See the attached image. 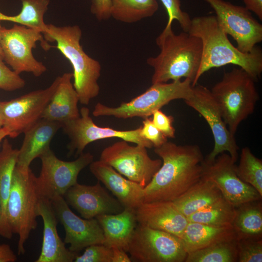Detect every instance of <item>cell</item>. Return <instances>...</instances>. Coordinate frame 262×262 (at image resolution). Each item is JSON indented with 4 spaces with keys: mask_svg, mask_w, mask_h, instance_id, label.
Listing matches in <instances>:
<instances>
[{
    "mask_svg": "<svg viewBox=\"0 0 262 262\" xmlns=\"http://www.w3.org/2000/svg\"><path fill=\"white\" fill-rule=\"evenodd\" d=\"M141 126L140 134L149 141L155 147H159L167 141L166 137L154 125L152 119L148 117L144 119Z\"/></svg>",
    "mask_w": 262,
    "mask_h": 262,
    "instance_id": "obj_38",
    "label": "cell"
},
{
    "mask_svg": "<svg viewBox=\"0 0 262 262\" xmlns=\"http://www.w3.org/2000/svg\"><path fill=\"white\" fill-rule=\"evenodd\" d=\"M80 114L79 117L62 124V129L70 139L67 147L69 155H72L74 152L76 155H80L90 143L98 140L111 138H119L147 148L153 147L149 141L141 136V127L127 131L100 127L93 121L87 107H82Z\"/></svg>",
    "mask_w": 262,
    "mask_h": 262,
    "instance_id": "obj_14",
    "label": "cell"
},
{
    "mask_svg": "<svg viewBox=\"0 0 262 262\" xmlns=\"http://www.w3.org/2000/svg\"><path fill=\"white\" fill-rule=\"evenodd\" d=\"M256 80L242 68L225 72L211 91L223 119L233 135L239 125L251 115L259 99Z\"/></svg>",
    "mask_w": 262,
    "mask_h": 262,
    "instance_id": "obj_5",
    "label": "cell"
},
{
    "mask_svg": "<svg viewBox=\"0 0 262 262\" xmlns=\"http://www.w3.org/2000/svg\"><path fill=\"white\" fill-rule=\"evenodd\" d=\"M245 7L262 20V0H243Z\"/></svg>",
    "mask_w": 262,
    "mask_h": 262,
    "instance_id": "obj_42",
    "label": "cell"
},
{
    "mask_svg": "<svg viewBox=\"0 0 262 262\" xmlns=\"http://www.w3.org/2000/svg\"><path fill=\"white\" fill-rule=\"evenodd\" d=\"M222 197L221 192L213 182L201 178L173 202L187 217Z\"/></svg>",
    "mask_w": 262,
    "mask_h": 262,
    "instance_id": "obj_26",
    "label": "cell"
},
{
    "mask_svg": "<svg viewBox=\"0 0 262 262\" xmlns=\"http://www.w3.org/2000/svg\"><path fill=\"white\" fill-rule=\"evenodd\" d=\"M60 79L57 77L47 88L28 93L8 101H0L3 126L15 138L42 118L43 113L54 93Z\"/></svg>",
    "mask_w": 262,
    "mask_h": 262,
    "instance_id": "obj_13",
    "label": "cell"
},
{
    "mask_svg": "<svg viewBox=\"0 0 262 262\" xmlns=\"http://www.w3.org/2000/svg\"><path fill=\"white\" fill-rule=\"evenodd\" d=\"M35 177L30 168L24 169L16 166L6 216L13 233L18 235V255L25 253L24 245L31 232L37 226V206L39 198L35 188Z\"/></svg>",
    "mask_w": 262,
    "mask_h": 262,
    "instance_id": "obj_6",
    "label": "cell"
},
{
    "mask_svg": "<svg viewBox=\"0 0 262 262\" xmlns=\"http://www.w3.org/2000/svg\"><path fill=\"white\" fill-rule=\"evenodd\" d=\"M43 34L46 41L56 43V48L70 62L73 69V84L79 102L88 105L99 93L98 80L101 66L98 61L89 56L83 49L80 43L82 35L81 28L78 25L47 24Z\"/></svg>",
    "mask_w": 262,
    "mask_h": 262,
    "instance_id": "obj_4",
    "label": "cell"
},
{
    "mask_svg": "<svg viewBox=\"0 0 262 262\" xmlns=\"http://www.w3.org/2000/svg\"><path fill=\"white\" fill-rule=\"evenodd\" d=\"M111 0H92L90 10L99 21L111 17Z\"/></svg>",
    "mask_w": 262,
    "mask_h": 262,
    "instance_id": "obj_40",
    "label": "cell"
},
{
    "mask_svg": "<svg viewBox=\"0 0 262 262\" xmlns=\"http://www.w3.org/2000/svg\"><path fill=\"white\" fill-rule=\"evenodd\" d=\"M13 232L11 229L4 223L1 209L0 208V236L4 238L10 239L12 236Z\"/></svg>",
    "mask_w": 262,
    "mask_h": 262,
    "instance_id": "obj_44",
    "label": "cell"
},
{
    "mask_svg": "<svg viewBox=\"0 0 262 262\" xmlns=\"http://www.w3.org/2000/svg\"><path fill=\"white\" fill-rule=\"evenodd\" d=\"M18 154V149L14 148L8 140L5 138L0 150V208L3 221L10 229L6 208Z\"/></svg>",
    "mask_w": 262,
    "mask_h": 262,
    "instance_id": "obj_29",
    "label": "cell"
},
{
    "mask_svg": "<svg viewBox=\"0 0 262 262\" xmlns=\"http://www.w3.org/2000/svg\"><path fill=\"white\" fill-rule=\"evenodd\" d=\"M91 172L102 182L124 208L136 210L144 202V188L125 178L112 166L100 160L89 164Z\"/></svg>",
    "mask_w": 262,
    "mask_h": 262,
    "instance_id": "obj_21",
    "label": "cell"
},
{
    "mask_svg": "<svg viewBox=\"0 0 262 262\" xmlns=\"http://www.w3.org/2000/svg\"><path fill=\"white\" fill-rule=\"evenodd\" d=\"M192 82L188 79L170 83H153L143 93L118 107H109L97 103L92 114L96 117L112 116L122 119L139 117L144 119L172 100H184L192 94Z\"/></svg>",
    "mask_w": 262,
    "mask_h": 262,
    "instance_id": "obj_7",
    "label": "cell"
},
{
    "mask_svg": "<svg viewBox=\"0 0 262 262\" xmlns=\"http://www.w3.org/2000/svg\"><path fill=\"white\" fill-rule=\"evenodd\" d=\"M152 115L153 124L166 137H175V130L173 126L174 118L172 116L165 115L160 109L154 112Z\"/></svg>",
    "mask_w": 262,
    "mask_h": 262,
    "instance_id": "obj_39",
    "label": "cell"
},
{
    "mask_svg": "<svg viewBox=\"0 0 262 262\" xmlns=\"http://www.w3.org/2000/svg\"><path fill=\"white\" fill-rule=\"evenodd\" d=\"M72 73H65L46 107L42 118L62 124L80 116L79 98L71 82Z\"/></svg>",
    "mask_w": 262,
    "mask_h": 262,
    "instance_id": "obj_23",
    "label": "cell"
},
{
    "mask_svg": "<svg viewBox=\"0 0 262 262\" xmlns=\"http://www.w3.org/2000/svg\"><path fill=\"white\" fill-rule=\"evenodd\" d=\"M156 43L160 49V53L147 60L153 69L152 84L184 78L192 82L193 86L201 60V40L184 31L176 34L172 26H165Z\"/></svg>",
    "mask_w": 262,
    "mask_h": 262,
    "instance_id": "obj_3",
    "label": "cell"
},
{
    "mask_svg": "<svg viewBox=\"0 0 262 262\" xmlns=\"http://www.w3.org/2000/svg\"><path fill=\"white\" fill-rule=\"evenodd\" d=\"M154 151L162 164L144 188V202L174 201L201 179L204 158L197 145L167 141Z\"/></svg>",
    "mask_w": 262,
    "mask_h": 262,
    "instance_id": "obj_1",
    "label": "cell"
},
{
    "mask_svg": "<svg viewBox=\"0 0 262 262\" xmlns=\"http://www.w3.org/2000/svg\"><path fill=\"white\" fill-rule=\"evenodd\" d=\"M236 242L217 243L188 253L185 262H238Z\"/></svg>",
    "mask_w": 262,
    "mask_h": 262,
    "instance_id": "obj_31",
    "label": "cell"
},
{
    "mask_svg": "<svg viewBox=\"0 0 262 262\" xmlns=\"http://www.w3.org/2000/svg\"><path fill=\"white\" fill-rule=\"evenodd\" d=\"M236 208L223 197L212 204L187 217L190 222H195L216 227L232 226Z\"/></svg>",
    "mask_w": 262,
    "mask_h": 262,
    "instance_id": "obj_30",
    "label": "cell"
},
{
    "mask_svg": "<svg viewBox=\"0 0 262 262\" xmlns=\"http://www.w3.org/2000/svg\"><path fill=\"white\" fill-rule=\"evenodd\" d=\"M128 143L122 140L105 147L99 160L144 188L161 167L162 160L151 158L146 147Z\"/></svg>",
    "mask_w": 262,
    "mask_h": 262,
    "instance_id": "obj_11",
    "label": "cell"
},
{
    "mask_svg": "<svg viewBox=\"0 0 262 262\" xmlns=\"http://www.w3.org/2000/svg\"><path fill=\"white\" fill-rule=\"evenodd\" d=\"M136 210L124 208L117 213L103 214L96 218L101 226L104 245L127 252L130 241L137 226Z\"/></svg>",
    "mask_w": 262,
    "mask_h": 262,
    "instance_id": "obj_24",
    "label": "cell"
},
{
    "mask_svg": "<svg viewBox=\"0 0 262 262\" xmlns=\"http://www.w3.org/2000/svg\"><path fill=\"white\" fill-rule=\"evenodd\" d=\"M187 253L222 242L237 240L232 226L216 227L189 222L181 236Z\"/></svg>",
    "mask_w": 262,
    "mask_h": 262,
    "instance_id": "obj_25",
    "label": "cell"
},
{
    "mask_svg": "<svg viewBox=\"0 0 262 262\" xmlns=\"http://www.w3.org/2000/svg\"><path fill=\"white\" fill-rule=\"evenodd\" d=\"M137 223L180 238L189 222L173 201L143 202L135 210Z\"/></svg>",
    "mask_w": 262,
    "mask_h": 262,
    "instance_id": "obj_19",
    "label": "cell"
},
{
    "mask_svg": "<svg viewBox=\"0 0 262 262\" xmlns=\"http://www.w3.org/2000/svg\"><path fill=\"white\" fill-rule=\"evenodd\" d=\"M188 33L198 37L202 45L201 62L193 86L205 72L227 65L243 68L256 81L260 77L262 72L261 49L256 46L248 53L240 51L230 42L215 16L193 17Z\"/></svg>",
    "mask_w": 262,
    "mask_h": 262,
    "instance_id": "obj_2",
    "label": "cell"
},
{
    "mask_svg": "<svg viewBox=\"0 0 262 262\" xmlns=\"http://www.w3.org/2000/svg\"><path fill=\"white\" fill-rule=\"evenodd\" d=\"M112 262H131V259L126 251L117 247H112Z\"/></svg>",
    "mask_w": 262,
    "mask_h": 262,
    "instance_id": "obj_43",
    "label": "cell"
},
{
    "mask_svg": "<svg viewBox=\"0 0 262 262\" xmlns=\"http://www.w3.org/2000/svg\"><path fill=\"white\" fill-rule=\"evenodd\" d=\"M62 125L42 118L23 133L22 144L18 149L16 166L28 169L35 158L50 148V144Z\"/></svg>",
    "mask_w": 262,
    "mask_h": 262,
    "instance_id": "obj_22",
    "label": "cell"
},
{
    "mask_svg": "<svg viewBox=\"0 0 262 262\" xmlns=\"http://www.w3.org/2000/svg\"><path fill=\"white\" fill-rule=\"evenodd\" d=\"M238 262H262V239L237 240Z\"/></svg>",
    "mask_w": 262,
    "mask_h": 262,
    "instance_id": "obj_34",
    "label": "cell"
},
{
    "mask_svg": "<svg viewBox=\"0 0 262 262\" xmlns=\"http://www.w3.org/2000/svg\"><path fill=\"white\" fill-rule=\"evenodd\" d=\"M184 101L205 119L212 132L214 147L212 151L204 158V161L212 162L219 154L228 152L236 163L238 159L239 147L234 135L230 132L224 121L218 105L211 90L197 83L192 87L191 95Z\"/></svg>",
    "mask_w": 262,
    "mask_h": 262,
    "instance_id": "obj_12",
    "label": "cell"
},
{
    "mask_svg": "<svg viewBox=\"0 0 262 262\" xmlns=\"http://www.w3.org/2000/svg\"><path fill=\"white\" fill-rule=\"evenodd\" d=\"M164 6L167 15L166 26H172L174 20H177L182 31L188 32L192 18L189 14L183 11L180 8V0H160Z\"/></svg>",
    "mask_w": 262,
    "mask_h": 262,
    "instance_id": "obj_35",
    "label": "cell"
},
{
    "mask_svg": "<svg viewBox=\"0 0 262 262\" xmlns=\"http://www.w3.org/2000/svg\"><path fill=\"white\" fill-rule=\"evenodd\" d=\"M11 135L10 130L5 127H2L0 129V145L1 142L7 137Z\"/></svg>",
    "mask_w": 262,
    "mask_h": 262,
    "instance_id": "obj_45",
    "label": "cell"
},
{
    "mask_svg": "<svg viewBox=\"0 0 262 262\" xmlns=\"http://www.w3.org/2000/svg\"><path fill=\"white\" fill-rule=\"evenodd\" d=\"M235 163L225 152L219 154L212 162L204 160L201 178L213 182L223 197L236 208L246 202L262 200V196L255 188L238 177Z\"/></svg>",
    "mask_w": 262,
    "mask_h": 262,
    "instance_id": "obj_16",
    "label": "cell"
},
{
    "mask_svg": "<svg viewBox=\"0 0 262 262\" xmlns=\"http://www.w3.org/2000/svg\"><path fill=\"white\" fill-rule=\"evenodd\" d=\"M112 248L103 244L90 245L85 248L83 253L77 255L75 262H112Z\"/></svg>",
    "mask_w": 262,
    "mask_h": 262,
    "instance_id": "obj_36",
    "label": "cell"
},
{
    "mask_svg": "<svg viewBox=\"0 0 262 262\" xmlns=\"http://www.w3.org/2000/svg\"><path fill=\"white\" fill-rule=\"evenodd\" d=\"M57 218L65 229L64 242L69 249L76 254L94 244H104L103 230L96 218H82L70 209L62 196L50 200Z\"/></svg>",
    "mask_w": 262,
    "mask_h": 262,
    "instance_id": "obj_17",
    "label": "cell"
},
{
    "mask_svg": "<svg viewBox=\"0 0 262 262\" xmlns=\"http://www.w3.org/2000/svg\"><path fill=\"white\" fill-rule=\"evenodd\" d=\"M111 17L133 23L153 16L158 9L156 0H111Z\"/></svg>",
    "mask_w": 262,
    "mask_h": 262,
    "instance_id": "obj_28",
    "label": "cell"
},
{
    "mask_svg": "<svg viewBox=\"0 0 262 262\" xmlns=\"http://www.w3.org/2000/svg\"><path fill=\"white\" fill-rule=\"evenodd\" d=\"M0 56V89L6 91L20 89L25 85V81L19 74L9 68Z\"/></svg>",
    "mask_w": 262,
    "mask_h": 262,
    "instance_id": "obj_37",
    "label": "cell"
},
{
    "mask_svg": "<svg viewBox=\"0 0 262 262\" xmlns=\"http://www.w3.org/2000/svg\"><path fill=\"white\" fill-rule=\"evenodd\" d=\"M232 226L237 239L262 238V200L246 202L236 207Z\"/></svg>",
    "mask_w": 262,
    "mask_h": 262,
    "instance_id": "obj_27",
    "label": "cell"
},
{
    "mask_svg": "<svg viewBox=\"0 0 262 262\" xmlns=\"http://www.w3.org/2000/svg\"><path fill=\"white\" fill-rule=\"evenodd\" d=\"M39 158L41 168L35 179L36 191L39 198L50 200L57 196H63L77 183L79 173L93 161L94 156L89 152L83 153L74 161H65L49 148Z\"/></svg>",
    "mask_w": 262,
    "mask_h": 262,
    "instance_id": "obj_9",
    "label": "cell"
},
{
    "mask_svg": "<svg viewBox=\"0 0 262 262\" xmlns=\"http://www.w3.org/2000/svg\"><path fill=\"white\" fill-rule=\"evenodd\" d=\"M42 34L37 30L18 24L10 29L2 27L1 46L3 60L18 74L28 72L39 77L46 71V66L34 57L32 51L38 41L41 42L44 49H50Z\"/></svg>",
    "mask_w": 262,
    "mask_h": 262,
    "instance_id": "obj_8",
    "label": "cell"
},
{
    "mask_svg": "<svg viewBox=\"0 0 262 262\" xmlns=\"http://www.w3.org/2000/svg\"><path fill=\"white\" fill-rule=\"evenodd\" d=\"M1 24H0V56L3 57V52L1 49V29H2Z\"/></svg>",
    "mask_w": 262,
    "mask_h": 262,
    "instance_id": "obj_46",
    "label": "cell"
},
{
    "mask_svg": "<svg viewBox=\"0 0 262 262\" xmlns=\"http://www.w3.org/2000/svg\"><path fill=\"white\" fill-rule=\"evenodd\" d=\"M37 214L43 222L41 250L35 262H72L78 255L65 246L58 233V219L51 201L39 198Z\"/></svg>",
    "mask_w": 262,
    "mask_h": 262,
    "instance_id": "obj_20",
    "label": "cell"
},
{
    "mask_svg": "<svg viewBox=\"0 0 262 262\" xmlns=\"http://www.w3.org/2000/svg\"><path fill=\"white\" fill-rule=\"evenodd\" d=\"M3 126V120H2V116H1L0 112V129L2 128Z\"/></svg>",
    "mask_w": 262,
    "mask_h": 262,
    "instance_id": "obj_47",
    "label": "cell"
},
{
    "mask_svg": "<svg viewBox=\"0 0 262 262\" xmlns=\"http://www.w3.org/2000/svg\"><path fill=\"white\" fill-rule=\"evenodd\" d=\"M63 197L68 205L85 219L117 213L124 209L120 202L101 185L99 181L94 185L77 182L66 191Z\"/></svg>",
    "mask_w": 262,
    "mask_h": 262,
    "instance_id": "obj_18",
    "label": "cell"
},
{
    "mask_svg": "<svg viewBox=\"0 0 262 262\" xmlns=\"http://www.w3.org/2000/svg\"><path fill=\"white\" fill-rule=\"evenodd\" d=\"M127 252L140 262H185L188 253L182 239L171 233L136 226Z\"/></svg>",
    "mask_w": 262,
    "mask_h": 262,
    "instance_id": "obj_10",
    "label": "cell"
},
{
    "mask_svg": "<svg viewBox=\"0 0 262 262\" xmlns=\"http://www.w3.org/2000/svg\"><path fill=\"white\" fill-rule=\"evenodd\" d=\"M16 256L8 244L0 245V262H14Z\"/></svg>",
    "mask_w": 262,
    "mask_h": 262,
    "instance_id": "obj_41",
    "label": "cell"
},
{
    "mask_svg": "<svg viewBox=\"0 0 262 262\" xmlns=\"http://www.w3.org/2000/svg\"><path fill=\"white\" fill-rule=\"evenodd\" d=\"M213 8L220 26L244 53L251 51L262 41V25L245 7L224 0H204Z\"/></svg>",
    "mask_w": 262,
    "mask_h": 262,
    "instance_id": "obj_15",
    "label": "cell"
},
{
    "mask_svg": "<svg viewBox=\"0 0 262 262\" xmlns=\"http://www.w3.org/2000/svg\"><path fill=\"white\" fill-rule=\"evenodd\" d=\"M20 12L15 16V23L37 30L43 33L46 29L44 16L49 0H21Z\"/></svg>",
    "mask_w": 262,
    "mask_h": 262,
    "instance_id": "obj_33",
    "label": "cell"
},
{
    "mask_svg": "<svg viewBox=\"0 0 262 262\" xmlns=\"http://www.w3.org/2000/svg\"><path fill=\"white\" fill-rule=\"evenodd\" d=\"M235 171L243 181L252 186L262 196V160L256 157L249 147L242 149Z\"/></svg>",
    "mask_w": 262,
    "mask_h": 262,
    "instance_id": "obj_32",
    "label": "cell"
}]
</instances>
